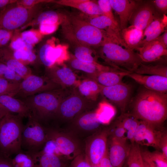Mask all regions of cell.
Returning a JSON list of instances; mask_svg holds the SVG:
<instances>
[{
  "label": "cell",
  "mask_w": 167,
  "mask_h": 167,
  "mask_svg": "<svg viewBox=\"0 0 167 167\" xmlns=\"http://www.w3.org/2000/svg\"><path fill=\"white\" fill-rule=\"evenodd\" d=\"M14 31L0 29V48L4 47L11 40Z\"/></svg>",
  "instance_id": "obj_50"
},
{
  "label": "cell",
  "mask_w": 167,
  "mask_h": 167,
  "mask_svg": "<svg viewBox=\"0 0 167 167\" xmlns=\"http://www.w3.org/2000/svg\"><path fill=\"white\" fill-rule=\"evenodd\" d=\"M142 159L148 167H159L149 156L147 150L141 151Z\"/></svg>",
  "instance_id": "obj_53"
},
{
  "label": "cell",
  "mask_w": 167,
  "mask_h": 167,
  "mask_svg": "<svg viewBox=\"0 0 167 167\" xmlns=\"http://www.w3.org/2000/svg\"><path fill=\"white\" fill-rule=\"evenodd\" d=\"M159 16L156 14L153 4L148 2L140 4L129 21L131 25L144 31L152 21Z\"/></svg>",
  "instance_id": "obj_19"
},
{
  "label": "cell",
  "mask_w": 167,
  "mask_h": 167,
  "mask_svg": "<svg viewBox=\"0 0 167 167\" xmlns=\"http://www.w3.org/2000/svg\"><path fill=\"white\" fill-rule=\"evenodd\" d=\"M45 129L47 139L54 143L61 156L65 159L72 160L82 152L79 143L74 134L56 128Z\"/></svg>",
  "instance_id": "obj_9"
},
{
  "label": "cell",
  "mask_w": 167,
  "mask_h": 167,
  "mask_svg": "<svg viewBox=\"0 0 167 167\" xmlns=\"http://www.w3.org/2000/svg\"><path fill=\"white\" fill-rule=\"evenodd\" d=\"M65 14V21L81 44L96 49L105 42L107 37L106 31L92 25L75 14L67 12Z\"/></svg>",
  "instance_id": "obj_5"
},
{
  "label": "cell",
  "mask_w": 167,
  "mask_h": 167,
  "mask_svg": "<svg viewBox=\"0 0 167 167\" xmlns=\"http://www.w3.org/2000/svg\"><path fill=\"white\" fill-rule=\"evenodd\" d=\"M72 88L45 92L19 99L28 107L30 116L45 127L49 122L54 120L61 102Z\"/></svg>",
  "instance_id": "obj_3"
},
{
  "label": "cell",
  "mask_w": 167,
  "mask_h": 167,
  "mask_svg": "<svg viewBox=\"0 0 167 167\" xmlns=\"http://www.w3.org/2000/svg\"><path fill=\"white\" fill-rule=\"evenodd\" d=\"M42 36L39 31H36L33 30L24 31L20 35L23 40L32 50L33 45L41 40Z\"/></svg>",
  "instance_id": "obj_40"
},
{
  "label": "cell",
  "mask_w": 167,
  "mask_h": 167,
  "mask_svg": "<svg viewBox=\"0 0 167 167\" xmlns=\"http://www.w3.org/2000/svg\"><path fill=\"white\" fill-rule=\"evenodd\" d=\"M97 2L103 15L110 19L114 23L118 24L113 14L109 0H98Z\"/></svg>",
  "instance_id": "obj_43"
},
{
  "label": "cell",
  "mask_w": 167,
  "mask_h": 167,
  "mask_svg": "<svg viewBox=\"0 0 167 167\" xmlns=\"http://www.w3.org/2000/svg\"><path fill=\"white\" fill-rule=\"evenodd\" d=\"M143 167H148L144 161H143Z\"/></svg>",
  "instance_id": "obj_59"
},
{
  "label": "cell",
  "mask_w": 167,
  "mask_h": 167,
  "mask_svg": "<svg viewBox=\"0 0 167 167\" xmlns=\"http://www.w3.org/2000/svg\"><path fill=\"white\" fill-rule=\"evenodd\" d=\"M1 119L0 120V121Z\"/></svg>",
  "instance_id": "obj_62"
},
{
  "label": "cell",
  "mask_w": 167,
  "mask_h": 167,
  "mask_svg": "<svg viewBox=\"0 0 167 167\" xmlns=\"http://www.w3.org/2000/svg\"><path fill=\"white\" fill-rule=\"evenodd\" d=\"M0 74L6 79L21 82L23 79L4 64L0 62Z\"/></svg>",
  "instance_id": "obj_44"
},
{
  "label": "cell",
  "mask_w": 167,
  "mask_h": 167,
  "mask_svg": "<svg viewBox=\"0 0 167 167\" xmlns=\"http://www.w3.org/2000/svg\"><path fill=\"white\" fill-rule=\"evenodd\" d=\"M108 129L100 130L86 141L85 153L92 167H98L108 151Z\"/></svg>",
  "instance_id": "obj_10"
},
{
  "label": "cell",
  "mask_w": 167,
  "mask_h": 167,
  "mask_svg": "<svg viewBox=\"0 0 167 167\" xmlns=\"http://www.w3.org/2000/svg\"><path fill=\"white\" fill-rule=\"evenodd\" d=\"M0 167H13L10 156L0 152Z\"/></svg>",
  "instance_id": "obj_52"
},
{
  "label": "cell",
  "mask_w": 167,
  "mask_h": 167,
  "mask_svg": "<svg viewBox=\"0 0 167 167\" xmlns=\"http://www.w3.org/2000/svg\"><path fill=\"white\" fill-rule=\"evenodd\" d=\"M98 166L100 167H113L109 159L108 151L101 161Z\"/></svg>",
  "instance_id": "obj_55"
},
{
  "label": "cell",
  "mask_w": 167,
  "mask_h": 167,
  "mask_svg": "<svg viewBox=\"0 0 167 167\" xmlns=\"http://www.w3.org/2000/svg\"><path fill=\"white\" fill-rule=\"evenodd\" d=\"M39 6L28 8L17 2L9 5L0 12V29L14 31L23 28L41 12Z\"/></svg>",
  "instance_id": "obj_7"
},
{
  "label": "cell",
  "mask_w": 167,
  "mask_h": 167,
  "mask_svg": "<svg viewBox=\"0 0 167 167\" xmlns=\"http://www.w3.org/2000/svg\"><path fill=\"white\" fill-rule=\"evenodd\" d=\"M52 0H18L17 3L26 8H33L41 3L54 2Z\"/></svg>",
  "instance_id": "obj_48"
},
{
  "label": "cell",
  "mask_w": 167,
  "mask_h": 167,
  "mask_svg": "<svg viewBox=\"0 0 167 167\" xmlns=\"http://www.w3.org/2000/svg\"><path fill=\"white\" fill-rule=\"evenodd\" d=\"M70 122L74 133L93 134L100 130L102 125L97 118L95 109L81 113Z\"/></svg>",
  "instance_id": "obj_17"
},
{
  "label": "cell",
  "mask_w": 167,
  "mask_h": 167,
  "mask_svg": "<svg viewBox=\"0 0 167 167\" xmlns=\"http://www.w3.org/2000/svg\"><path fill=\"white\" fill-rule=\"evenodd\" d=\"M133 73L141 75H159L167 77V66L161 64L145 65L142 63Z\"/></svg>",
  "instance_id": "obj_36"
},
{
  "label": "cell",
  "mask_w": 167,
  "mask_h": 167,
  "mask_svg": "<svg viewBox=\"0 0 167 167\" xmlns=\"http://www.w3.org/2000/svg\"><path fill=\"white\" fill-rule=\"evenodd\" d=\"M54 2L63 6L77 9L89 15H103L97 1L92 0H59Z\"/></svg>",
  "instance_id": "obj_27"
},
{
  "label": "cell",
  "mask_w": 167,
  "mask_h": 167,
  "mask_svg": "<svg viewBox=\"0 0 167 167\" xmlns=\"http://www.w3.org/2000/svg\"><path fill=\"white\" fill-rule=\"evenodd\" d=\"M24 126L21 137V147L24 151L36 152L42 150L47 140L44 127L30 116Z\"/></svg>",
  "instance_id": "obj_8"
},
{
  "label": "cell",
  "mask_w": 167,
  "mask_h": 167,
  "mask_svg": "<svg viewBox=\"0 0 167 167\" xmlns=\"http://www.w3.org/2000/svg\"><path fill=\"white\" fill-rule=\"evenodd\" d=\"M76 87L83 96L89 100L96 101L100 94L102 86L93 80L85 79L79 81Z\"/></svg>",
  "instance_id": "obj_31"
},
{
  "label": "cell",
  "mask_w": 167,
  "mask_h": 167,
  "mask_svg": "<svg viewBox=\"0 0 167 167\" xmlns=\"http://www.w3.org/2000/svg\"><path fill=\"white\" fill-rule=\"evenodd\" d=\"M0 62L23 79L32 74L30 68L15 58L12 50L9 48L3 47L0 48Z\"/></svg>",
  "instance_id": "obj_25"
},
{
  "label": "cell",
  "mask_w": 167,
  "mask_h": 167,
  "mask_svg": "<svg viewBox=\"0 0 167 167\" xmlns=\"http://www.w3.org/2000/svg\"><path fill=\"white\" fill-rule=\"evenodd\" d=\"M126 131V134L134 135L139 120L130 113H123L117 120Z\"/></svg>",
  "instance_id": "obj_37"
},
{
  "label": "cell",
  "mask_w": 167,
  "mask_h": 167,
  "mask_svg": "<svg viewBox=\"0 0 167 167\" xmlns=\"http://www.w3.org/2000/svg\"><path fill=\"white\" fill-rule=\"evenodd\" d=\"M143 32V31L131 25L122 30L121 35L127 46L134 50L138 47L142 40Z\"/></svg>",
  "instance_id": "obj_33"
},
{
  "label": "cell",
  "mask_w": 167,
  "mask_h": 167,
  "mask_svg": "<svg viewBox=\"0 0 167 167\" xmlns=\"http://www.w3.org/2000/svg\"><path fill=\"white\" fill-rule=\"evenodd\" d=\"M64 63L73 71L84 73L86 79L100 71L118 70L99 63H90L79 60L72 54H70L69 58Z\"/></svg>",
  "instance_id": "obj_20"
},
{
  "label": "cell",
  "mask_w": 167,
  "mask_h": 167,
  "mask_svg": "<svg viewBox=\"0 0 167 167\" xmlns=\"http://www.w3.org/2000/svg\"><path fill=\"white\" fill-rule=\"evenodd\" d=\"M141 151L139 144L135 142L131 144L127 159L128 167H143Z\"/></svg>",
  "instance_id": "obj_38"
},
{
  "label": "cell",
  "mask_w": 167,
  "mask_h": 167,
  "mask_svg": "<svg viewBox=\"0 0 167 167\" xmlns=\"http://www.w3.org/2000/svg\"><path fill=\"white\" fill-rule=\"evenodd\" d=\"M20 82L0 78V95L15 97L18 92Z\"/></svg>",
  "instance_id": "obj_39"
},
{
  "label": "cell",
  "mask_w": 167,
  "mask_h": 167,
  "mask_svg": "<svg viewBox=\"0 0 167 167\" xmlns=\"http://www.w3.org/2000/svg\"><path fill=\"white\" fill-rule=\"evenodd\" d=\"M66 45H55L52 40L48 41L40 49L39 58L41 62L48 68L56 63H63L69 57Z\"/></svg>",
  "instance_id": "obj_14"
},
{
  "label": "cell",
  "mask_w": 167,
  "mask_h": 167,
  "mask_svg": "<svg viewBox=\"0 0 167 167\" xmlns=\"http://www.w3.org/2000/svg\"><path fill=\"white\" fill-rule=\"evenodd\" d=\"M167 16L165 14L154 20L143 31L142 40L137 48L156 39L167 30Z\"/></svg>",
  "instance_id": "obj_26"
},
{
  "label": "cell",
  "mask_w": 167,
  "mask_h": 167,
  "mask_svg": "<svg viewBox=\"0 0 167 167\" xmlns=\"http://www.w3.org/2000/svg\"><path fill=\"white\" fill-rule=\"evenodd\" d=\"M68 167H92L84 153L79 154L72 161Z\"/></svg>",
  "instance_id": "obj_46"
},
{
  "label": "cell",
  "mask_w": 167,
  "mask_h": 167,
  "mask_svg": "<svg viewBox=\"0 0 167 167\" xmlns=\"http://www.w3.org/2000/svg\"><path fill=\"white\" fill-rule=\"evenodd\" d=\"M9 48L12 51H15L24 49H31L23 40L20 35L16 36L14 37L13 36Z\"/></svg>",
  "instance_id": "obj_47"
},
{
  "label": "cell",
  "mask_w": 167,
  "mask_h": 167,
  "mask_svg": "<svg viewBox=\"0 0 167 167\" xmlns=\"http://www.w3.org/2000/svg\"><path fill=\"white\" fill-rule=\"evenodd\" d=\"M127 140L126 139L110 138L108 155L113 167H122L127 159L131 146Z\"/></svg>",
  "instance_id": "obj_18"
},
{
  "label": "cell",
  "mask_w": 167,
  "mask_h": 167,
  "mask_svg": "<svg viewBox=\"0 0 167 167\" xmlns=\"http://www.w3.org/2000/svg\"><path fill=\"white\" fill-rule=\"evenodd\" d=\"M64 17L65 13H60L54 11L49 10L41 12L30 22L22 28L41 24H61Z\"/></svg>",
  "instance_id": "obj_32"
},
{
  "label": "cell",
  "mask_w": 167,
  "mask_h": 167,
  "mask_svg": "<svg viewBox=\"0 0 167 167\" xmlns=\"http://www.w3.org/2000/svg\"><path fill=\"white\" fill-rule=\"evenodd\" d=\"M160 148L162 153L166 157H167V135L165 132L162 137L160 143Z\"/></svg>",
  "instance_id": "obj_54"
},
{
  "label": "cell",
  "mask_w": 167,
  "mask_h": 167,
  "mask_svg": "<svg viewBox=\"0 0 167 167\" xmlns=\"http://www.w3.org/2000/svg\"><path fill=\"white\" fill-rule=\"evenodd\" d=\"M75 14L90 24L109 34L121 32L118 24L113 23L110 19L104 15H89L81 12Z\"/></svg>",
  "instance_id": "obj_24"
},
{
  "label": "cell",
  "mask_w": 167,
  "mask_h": 167,
  "mask_svg": "<svg viewBox=\"0 0 167 167\" xmlns=\"http://www.w3.org/2000/svg\"><path fill=\"white\" fill-rule=\"evenodd\" d=\"M113 10L118 15L120 28L122 30L127 27L134 12L140 3L132 0H109Z\"/></svg>",
  "instance_id": "obj_21"
},
{
  "label": "cell",
  "mask_w": 167,
  "mask_h": 167,
  "mask_svg": "<svg viewBox=\"0 0 167 167\" xmlns=\"http://www.w3.org/2000/svg\"><path fill=\"white\" fill-rule=\"evenodd\" d=\"M0 104L10 113H15L23 118H28L30 115L29 109L19 99L7 95H0Z\"/></svg>",
  "instance_id": "obj_29"
},
{
  "label": "cell",
  "mask_w": 167,
  "mask_h": 167,
  "mask_svg": "<svg viewBox=\"0 0 167 167\" xmlns=\"http://www.w3.org/2000/svg\"><path fill=\"white\" fill-rule=\"evenodd\" d=\"M167 47V31H165L162 34L156 39Z\"/></svg>",
  "instance_id": "obj_57"
},
{
  "label": "cell",
  "mask_w": 167,
  "mask_h": 167,
  "mask_svg": "<svg viewBox=\"0 0 167 167\" xmlns=\"http://www.w3.org/2000/svg\"><path fill=\"white\" fill-rule=\"evenodd\" d=\"M152 4L160 11L165 14L167 10V0H155L153 1Z\"/></svg>",
  "instance_id": "obj_51"
},
{
  "label": "cell",
  "mask_w": 167,
  "mask_h": 167,
  "mask_svg": "<svg viewBox=\"0 0 167 167\" xmlns=\"http://www.w3.org/2000/svg\"><path fill=\"white\" fill-rule=\"evenodd\" d=\"M167 47L156 39L149 42L135 50L143 62H152L167 54Z\"/></svg>",
  "instance_id": "obj_22"
},
{
  "label": "cell",
  "mask_w": 167,
  "mask_h": 167,
  "mask_svg": "<svg viewBox=\"0 0 167 167\" xmlns=\"http://www.w3.org/2000/svg\"><path fill=\"white\" fill-rule=\"evenodd\" d=\"M9 113L10 112L5 107L0 104V120Z\"/></svg>",
  "instance_id": "obj_58"
},
{
  "label": "cell",
  "mask_w": 167,
  "mask_h": 167,
  "mask_svg": "<svg viewBox=\"0 0 167 167\" xmlns=\"http://www.w3.org/2000/svg\"><path fill=\"white\" fill-rule=\"evenodd\" d=\"M95 111L97 118L102 125L108 124L116 113L114 106L105 101L99 103Z\"/></svg>",
  "instance_id": "obj_34"
},
{
  "label": "cell",
  "mask_w": 167,
  "mask_h": 167,
  "mask_svg": "<svg viewBox=\"0 0 167 167\" xmlns=\"http://www.w3.org/2000/svg\"><path fill=\"white\" fill-rule=\"evenodd\" d=\"M131 73L120 70L101 71L86 79L93 80L103 87H109L122 82L123 78Z\"/></svg>",
  "instance_id": "obj_28"
},
{
  "label": "cell",
  "mask_w": 167,
  "mask_h": 167,
  "mask_svg": "<svg viewBox=\"0 0 167 167\" xmlns=\"http://www.w3.org/2000/svg\"><path fill=\"white\" fill-rule=\"evenodd\" d=\"M23 118L9 113L0 121V152L9 156L22 150Z\"/></svg>",
  "instance_id": "obj_4"
},
{
  "label": "cell",
  "mask_w": 167,
  "mask_h": 167,
  "mask_svg": "<svg viewBox=\"0 0 167 167\" xmlns=\"http://www.w3.org/2000/svg\"><path fill=\"white\" fill-rule=\"evenodd\" d=\"M64 37L73 52V56L77 59L88 62L98 63V57L95 49L85 46L76 39L64 19L62 24Z\"/></svg>",
  "instance_id": "obj_13"
},
{
  "label": "cell",
  "mask_w": 167,
  "mask_h": 167,
  "mask_svg": "<svg viewBox=\"0 0 167 167\" xmlns=\"http://www.w3.org/2000/svg\"><path fill=\"white\" fill-rule=\"evenodd\" d=\"M0 78H3L0 74Z\"/></svg>",
  "instance_id": "obj_60"
},
{
  "label": "cell",
  "mask_w": 167,
  "mask_h": 167,
  "mask_svg": "<svg viewBox=\"0 0 167 167\" xmlns=\"http://www.w3.org/2000/svg\"><path fill=\"white\" fill-rule=\"evenodd\" d=\"M96 103L83 96L76 87H73L61 102L54 120L71 122L81 113L93 110Z\"/></svg>",
  "instance_id": "obj_6"
},
{
  "label": "cell",
  "mask_w": 167,
  "mask_h": 167,
  "mask_svg": "<svg viewBox=\"0 0 167 167\" xmlns=\"http://www.w3.org/2000/svg\"><path fill=\"white\" fill-rule=\"evenodd\" d=\"M130 113L139 120L161 126L167 118V93L141 89L135 99Z\"/></svg>",
  "instance_id": "obj_2"
},
{
  "label": "cell",
  "mask_w": 167,
  "mask_h": 167,
  "mask_svg": "<svg viewBox=\"0 0 167 167\" xmlns=\"http://www.w3.org/2000/svg\"><path fill=\"white\" fill-rule=\"evenodd\" d=\"M160 126L139 120L134 135L135 142L160 150L161 140L165 132L160 130Z\"/></svg>",
  "instance_id": "obj_12"
},
{
  "label": "cell",
  "mask_w": 167,
  "mask_h": 167,
  "mask_svg": "<svg viewBox=\"0 0 167 167\" xmlns=\"http://www.w3.org/2000/svg\"><path fill=\"white\" fill-rule=\"evenodd\" d=\"M17 0H0V10L1 11L9 5L16 3Z\"/></svg>",
  "instance_id": "obj_56"
},
{
  "label": "cell",
  "mask_w": 167,
  "mask_h": 167,
  "mask_svg": "<svg viewBox=\"0 0 167 167\" xmlns=\"http://www.w3.org/2000/svg\"><path fill=\"white\" fill-rule=\"evenodd\" d=\"M11 159L13 167H38L32 152L22 150Z\"/></svg>",
  "instance_id": "obj_35"
},
{
  "label": "cell",
  "mask_w": 167,
  "mask_h": 167,
  "mask_svg": "<svg viewBox=\"0 0 167 167\" xmlns=\"http://www.w3.org/2000/svg\"><path fill=\"white\" fill-rule=\"evenodd\" d=\"M148 153L151 159L159 167H167V157L161 152L158 151L151 152L148 151Z\"/></svg>",
  "instance_id": "obj_45"
},
{
  "label": "cell",
  "mask_w": 167,
  "mask_h": 167,
  "mask_svg": "<svg viewBox=\"0 0 167 167\" xmlns=\"http://www.w3.org/2000/svg\"><path fill=\"white\" fill-rule=\"evenodd\" d=\"M45 75L62 88L74 87L79 82L76 74L64 63H56L46 68Z\"/></svg>",
  "instance_id": "obj_15"
},
{
  "label": "cell",
  "mask_w": 167,
  "mask_h": 167,
  "mask_svg": "<svg viewBox=\"0 0 167 167\" xmlns=\"http://www.w3.org/2000/svg\"><path fill=\"white\" fill-rule=\"evenodd\" d=\"M61 88L59 85L45 75L40 76L32 74L20 82L18 92L15 97L23 99L41 92Z\"/></svg>",
  "instance_id": "obj_11"
},
{
  "label": "cell",
  "mask_w": 167,
  "mask_h": 167,
  "mask_svg": "<svg viewBox=\"0 0 167 167\" xmlns=\"http://www.w3.org/2000/svg\"><path fill=\"white\" fill-rule=\"evenodd\" d=\"M12 52L15 58L25 65L33 62L37 58L32 50L24 49Z\"/></svg>",
  "instance_id": "obj_41"
},
{
  "label": "cell",
  "mask_w": 167,
  "mask_h": 167,
  "mask_svg": "<svg viewBox=\"0 0 167 167\" xmlns=\"http://www.w3.org/2000/svg\"><path fill=\"white\" fill-rule=\"evenodd\" d=\"M131 88L122 82L109 87H103L100 93L105 99L118 106L124 113L131 94Z\"/></svg>",
  "instance_id": "obj_16"
},
{
  "label": "cell",
  "mask_w": 167,
  "mask_h": 167,
  "mask_svg": "<svg viewBox=\"0 0 167 167\" xmlns=\"http://www.w3.org/2000/svg\"><path fill=\"white\" fill-rule=\"evenodd\" d=\"M38 167H66V159L54 153L41 150L32 152Z\"/></svg>",
  "instance_id": "obj_30"
},
{
  "label": "cell",
  "mask_w": 167,
  "mask_h": 167,
  "mask_svg": "<svg viewBox=\"0 0 167 167\" xmlns=\"http://www.w3.org/2000/svg\"><path fill=\"white\" fill-rule=\"evenodd\" d=\"M60 24H40L39 25V31L42 35L50 34L57 30Z\"/></svg>",
  "instance_id": "obj_49"
},
{
  "label": "cell",
  "mask_w": 167,
  "mask_h": 167,
  "mask_svg": "<svg viewBox=\"0 0 167 167\" xmlns=\"http://www.w3.org/2000/svg\"><path fill=\"white\" fill-rule=\"evenodd\" d=\"M144 88L167 93V77L155 75H145L131 72L127 75Z\"/></svg>",
  "instance_id": "obj_23"
},
{
  "label": "cell",
  "mask_w": 167,
  "mask_h": 167,
  "mask_svg": "<svg viewBox=\"0 0 167 167\" xmlns=\"http://www.w3.org/2000/svg\"><path fill=\"white\" fill-rule=\"evenodd\" d=\"M98 167H99V166H98Z\"/></svg>",
  "instance_id": "obj_61"
},
{
  "label": "cell",
  "mask_w": 167,
  "mask_h": 167,
  "mask_svg": "<svg viewBox=\"0 0 167 167\" xmlns=\"http://www.w3.org/2000/svg\"><path fill=\"white\" fill-rule=\"evenodd\" d=\"M107 34L105 42L95 49L98 60L101 59L105 65L134 72L143 62L138 53L127 46L121 36V32Z\"/></svg>",
  "instance_id": "obj_1"
},
{
  "label": "cell",
  "mask_w": 167,
  "mask_h": 167,
  "mask_svg": "<svg viewBox=\"0 0 167 167\" xmlns=\"http://www.w3.org/2000/svg\"><path fill=\"white\" fill-rule=\"evenodd\" d=\"M108 132L110 138L126 139V131L117 120L112 126L108 128Z\"/></svg>",
  "instance_id": "obj_42"
}]
</instances>
